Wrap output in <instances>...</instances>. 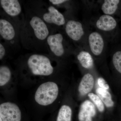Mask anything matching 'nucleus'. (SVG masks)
<instances>
[{
    "label": "nucleus",
    "mask_w": 121,
    "mask_h": 121,
    "mask_svg": "<svg viewBox=\"0 0 121 121\" xmlns=\"http://www.w3.org/2000/svg\"><path fill=\"white\" fill-rule=\"evenodd\" d=\"M0 35L2 39L7 41H11L15 38L16 31L12 24L8 20L0 19Z\"/></svg>",
    "instance_id": "9b49d317"
},
{
    "label": "nucleus",
    "mask_w": 121,
    "mask_h": 121,
    "mask_svg": "<svg viewBox=\"0 0 121 121\" xmlns=\"http://www.w3.org/2000/svg\"><path fill=\"white\" fill-rule=\"evenodd\" d=\"M88 96L99 112H104L105 110V105L99 97L93 93H89Z\"/></svg>",
    "instance_id": "6ab92c4d"
},
{
    "label": "nucleus",
    "mask_w": 121,
    "mask_h": 121,
    "mask_svg": "<svg viewBox=\"0 0 121 121\" xmlns=\"http://www.w3.org/2000/svg\"><path fill=\"white\" fill-rule=\"evenodd\" d=\"M119 2V0H105L102 6V11L105 15H112L117 11Z\"/></svg>",
    "instance_id": "dca6fc26"
},
{
    "label": "nucleus",
    "mask_w": 121,
    "mask_h": 121,
    "mask_svg": "<svg viewBox=\"0 0 121 121\" xmlns=\"http://www.w3.org/2000/svg\"><path fill=\"white\" fill-rule=\"evenodd\" d=\"M27 63L29 69L34 75L48 76L54 72V68L50 59L45 55L31 54L29 56Z\"/></svg>",
    "instance_id": "f03ea898"
},
{
    "label": "nucleus",
    "mask_w": 121,
    "mask_h": 121,
    "mask_svg": "<svg viewBox=\"0 0 121 121\" xmlns=\"http://www.w3.org/2000/svg\"><path fill=\"white\" fill-rule=\"evenodd\" d=\"M96 25L98 29L107 31L114 29L117 26V22L110 15H104L99 17Z\"/></svg>",
    "instance_id": "ddd939ff"
},
{
    "label": "nucleus",
    "mask_w": 121,
    "mask_h": 121,
    "mask_svg": "<svg viewBox=\"0 0 121 121\" xmlns=\"http://www.w3.org/2000/svg\"><path fill=\"white\" fill-rule=\"evenodd\" d=\"M96 92L107 107L110 108L113 106L114 102L112 99V95L108 90L99 87L97 89Z\"/></svg>",
    "instance_id": "2eb2a0df"
},
{
    "label": "nucleus",
    "mask_w": 121,
    "mask_h": 121,
    "mask_svg": "<svg viewBox=\"0 0 121 121\" xmlns=\"http://www.w3.org/2000/svg\"><path fill=\"white\" fill-rule=\"evenodd\" d=\"M59 92V87L56 83L52 82L43 83L38 87L36 91L35 101L40 105H49L56 100Z\"/></svg>",
    "instance_id": "7ed1b4c3"
},
{
    "label": "nucleus",
    "mask_w": 121,
    "mask_h": 121,
    "mask_svg": "<svg viewBox=\"0 0 121 121\" xmlns=\"http://www.w3.org/2000/svg\"><path fill=\"white\" fill-rule=\"evenodd\" d=\"M6 51L4 46L2 43H0V60H2L5 55Z\"/></svg>",
    "instance_id": "4be33fe9"
},
{
    "label": "nucleus",
    "mask_w": 121,
    "mask_h": 121,
    "mask_svg": "<svg viewBox=\"0 0 121 121\" xmlns=\"http://www.w3.org/2000/svg\"><path fill=\"white\" fill-rule=\"evenodd\" d=\"M94 86V79L89 73L83 76L78 87V91L81 95H85L91 93Z\"/></svg>",
    "instance_id": "f8f14e48"
},
{
    "label": "nucleus",
    "mask_w": 121,
    "mask_h": 121,
    "mask_svg": "<svg viewBox=\"0 0 121 121\" xmlns=\"http://www.w3.org/2000/svg\"><path fill=\"white\" fill-rule=\"evenodd\" d=\"M39 12V16L46 24L55 25L58 26L63 25L65 23V17L54 6H46L42 12Z\"/></svg>",
    "instance_id": "20e7f679"
},
{
    "label": "nucleus",
    "mask_w": 121,
    "mask_h": 121,
    "mask_svg": "<svg viewBox=\"0 0 121 121\" xmlns=\"http://www.w3.org/2000/svg\"><path fill=\"white\" fill-rule=\"evenodd\" d=\"M95 105L89 100H86L80 105L78 114L79 121H93L96 114Z\"/></svg>",
    "instance_id": "0eeeda50"
},
{
    "label": "nucleus",
    "mask_w": 121,
    "mask_h": 121,
    "mask_svg": "<svg viewBox=\"0 0 121 121\" xmlns=\"http://www.w3.org/2000/svg\"><path fill=\"white\" fill-rule=\"evenodd\" d=\"M77 58L83 67L89 69L93 67L94 60L89 52L85 51L80 52L77 56Z\"/></svg>",
    "instance_id": "4468645a"
},
{
    "label": "nucleus",
    "mask_w": 121,
    "mask_h": 121,
    "mask_svg": "<svg viewBox=\"0 0 121 121\" xmlns=\"http://www.w3.org/2000/svg\"><path fill=\"white\" fill-rule=\"evenodd\" d=\"M63 41V36L61 33H52L48 37L46 43L50 52L55 56L60 57L65 53Z\"/></svg>",
    "instance_id": "423d86ee"
},
{
    "label": "nucleus",
    "mask_w": 121,
    "mask_h": 121,
    "mask_svg": "<svg viewBox=\"0 0 121 121\" xmlns=\"http://www.w3.org/2000/svg\"><path fill=\"white\" fill-rule=\"evenodd\" d=\"M0 4L5 12L10 16L15 17L21 13V5L17 0H1Z\"/></svg>",
    "instance_id": "9d476101"
},
{
    "label": "nucleus",
    "mask_w": 121,
    "mask_h": 121,
    "mask_svg": "<svg viewBox=\"0 0 121 121\" xmlns=\"http://www.w3.org/2000/svg\"><path fill=\"white\" fill-rule=\"evenodd\" d=\"M65 31L68 37L72 40H80L84 34L82 24L73 20L68 21L65 26Z\"/></svg>",
    "instance_id": "6e6552de"
},
{
    "label": "nucleus",
    "mask_w": 121,
    "mask_h": 121,
    "mask_svg": "<svg viewBox=\"0 0 121 121\" xmlns=\"http://www.w3.org/2000/svg\"><path fill=\"white\" fill-rule=\"evenodd\" d=\"M52 4L55 5H58L61 4L63 3H64L68 1L66 0H49Z\"/></svg>",
    "instance_id": "5701e85b"
},
{
    "label": "nucleus",
    "mask_w": 121,
    "mask_h": 121,
    "mask_svg": "<svg viewBox=\"0 0 121 121\" xmlns=\"http://www.w3.org/2000/svg\"><path fill=\"white\" fill-rule=\"evenodd\" d=\"M0 118L3 121H21V111L15 103L4 102L0 105Z\"/></svg>",
    "instance_id": "39448f33"
},
{
    "label": "nucleus",
    "mask_w": 121,
    "mask_h": 121,
    "mask_svg": "<svg viewBox=\"0 0 121 121\" xmlns=\"http://www.w3.org/2000/svg\"><path fill=\"white\" fill-rule=\"evenodd\" d=\"M89 42L91 51L95 55L98 56L101 54L104 48L101 35L96 32L91 33L89 36Z\"/></svg>",
    "instance_id": "1a4fd4ad"
},
{
    "label": "nucleus",
    "mask_w": 121,
    "mask_h": 121,
    "mask_svg": "<svg viewBox=\"0 0 121 121\" xmlns=\"http://www.w3.org/2000/svg\"><path fill=\"white\" fill-rule=\"evenodd\" d=\"M12 73L10 69L5 65H2L0 67V86H3L9 82L11 77Z\"/></svg>",
    "instance_id": "a211bd4d"
},
{
    "label": "nucleus",
    "mask_w": 121,
    "mask_h": 121,
    "mask_svg": "<svg viewBox=\"0 0 121 121\" xmlns=\"http://www.w3.org/2000/svg\"><path fill=\"white\" fill-rule=\"evenodd\" d=\"M25 24V27L28 30V39H31L35 43L47 42V39L50 35V30L47 24L36 13H32L28 17Z\"/></svg>",
    "instance_id": "f257e3e1"
},
{
    "label": "nucleus",
    "mask_w": 121,
    "mask_h": 121,
    "mask_svg": "<svg viewBox=\"0 0 121 121\" xmlns=\"http://www.w3.org/2000/svg\"><path fill=\"white\" fill-rule=\"evenodd\" d=\"M97 82L99 86L101 88L107 90L109 89V86L103 78L101 77L99 78L98 79Z\"/></svg>",
    "instance_id": "412c9836"
},
{
    "label": "nucleus",
    "mask_w": 121,
    "mask_h": 121,
    "mask_svg": "<svg viewBox=\"0 0 121 121\" xmlns=\"http://www.w3.org/2000/svg\"><path fill=\"white\" fill-rule=\"evenodd\" d=\"M72 110L69 106L64 105L59 110L56 121H71Z\"/></svg>",
    "instance_id": "f3484780"
},
{
    "label": "nucleus",
    "mask_w": 121,
    "mask_h": 121,
    "mask_svg": "<svg viewBox=\"0 0 121 121\" xmlns=\"http://www.w3.org/2000/svg\"><path fill=\"white\" fill-rule=\"evenodd\" d=\"M112 62L116 70L121 73V51H117L113 55Z\"/></svg>",
    "instance_id": "aec40b11"
}]
</instances>
